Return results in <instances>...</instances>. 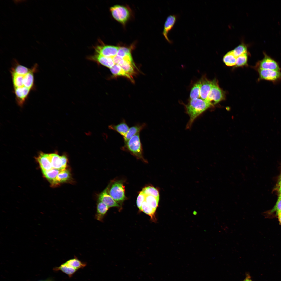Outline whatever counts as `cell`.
I'll list each match as a JSON object with an SVG mask.
<instances>
[{
	"mask_svg": "<svg viewBox=\"0 0 281 281\" xmlns=\"http://www.w3.org/2000/svg\"><path fill=\"white\" fill-rule=\"evenodd\" d=\"M54 270L56 271H61L71 277L78 270L63 263L59 266L55 267Z\"/></svg>",
	"mask_w": 281,
	"mask_h": 281,
	"instance_id": "cell-26",
	"label": "cell"
},
{
	"mask_svg": "<svg viewBox=\"0 0 281 281\" xmlns=\"http://www.w3.org/2000/svg\"><path fill=\"white\" fill-rule=\"evenodd\" d=\"M61 171L58 169L53 168L49 170L42 171L44 176L52 184Z\"/></svg>",
	"mask_w": 281,
	"mask_h": 281,
	"instance_id": "cell-24",
	"label": "cell"
},
{
	"mask_svg": "<svg viewBox=\"0 0 281 281\" xmlns=\"http://www.w3.org/2000/svg\"><path fill=\"white\" fill-rule=\"evenodd\" d=\"M141 211H142L150 217L152 221L154 222L157 221L155 216L156 210L151 207L145 201L143 203Z\"/></svg>",
	"mask_w": 281,
	"mask_h": 281,
	"instance_id": "cell-21",
	"label": "cell"
},
{
	"mask_svg": "<svg viewBox=\"0 0 281 281\" xmlns=\"http://www.w3.org/2000/svg\"><path fill=\"white\" fill-rule=\"evenodd\" d=\"M109 208L104 203L99 201L97 206L96 213L95 215L96 219L98 221H102Z\"/></svg>",
	"mask_w": 281,
	"mask_h": 281,
	"instance_id": "cell-18",
	"label": "cell"
},
{
	"mask_svg": "<svg viewBox=\"0 0 281 281\" xmlns=\"http://www.w3.org/2000/svg\"><path fill=\"white\" fill-rule=\"evenodd\" d=\"M110 69L112 74L114 76H123L126 77L131 80H133L132 76L125 72L118 65L115 64Z\"/></svg>",
	"mask_w": 281,
	"mask_h": 281,
	"instance_id": "cell-20",
	"label": "cell"
},
{
	"mask_svg": "<svg viewBox=\"0 0 281 281\" xmlns=\"http://www.w3.org/2000/svg\"><path fill=\"white\" fill-rule=\"evenodd\" d=\"M233 51L234 55L237 58L245 53H247V48L245 45L242 44L238 46Z\"/></svg>",
	"mask_w": 281,
	"mask_h": 281,
	"instance_id": "cell-30",
	"label": "cell"
},
{
	"mask_svg": "<svg viewBox=\"0 0 281 281\" xmlns=\"http://www.w3.org/2000/svg\"><path fill=\"white\" fill-rule=\"evenodd\" d=\"M110 129L116 131L124 137L125 136L129 129L128 126L125 120L117 125H112L109 126Z\"/></svg>",
	"mask_w": 281,
	"mask_h": 281,
	"instance_id": "cell-17",
	"label": "cell"
},
{
	"mask_svg": "<svg viewBox=\"0 0 281 281\" xmlns=\"http://www.w3.org/2000/svg\"><path fill=\"white\" fill-rule=\"evenodd\" d=\"M108 191V188H106L99 195L98 201L107 206L108 207H119L120 205L109 194Z\"/></svg>",
	"mask_w": 281,
	"mask_h": 281,
	"instance_id": "cell-14",
	"label": "cell"
},
{
	"mask_svg": "<svg viewBox=\"0 0 281 281\" xmlns=\"http://www.w3.org/2000/svg\"><path fill=\"white\" fill-rule=\"evenodd\" d=\"M108 188V194L117 203H121L126 199L124 186L122 181H115L110 188Z\"/></svg>",
	"mask_w": 281,
	"mask_h": 281,
	"instance_id": "cell-4",
	"label": "cell"
},
{
	"mask_svg": "<svg viewBox=\"0 0 281 281\" xmlns=\"http://www.w3.org/2000/svg\"><path fill=\"white\" fill-rule=\"evenodd\" d=\"M279 190L281 194V179L279 183Z\"/></svg>",
	"mask_w": 281,
	"mask_h": 281,
	"instance_id": "cell-37",
	"label": "cell"
},
{
	"mask_svg": "<svg viewBox=\"0 0 281 281\" xmlns=\"http://www.w3.org/2000/svg\"><path fill=\"white\" fill-rule=\"evenodd\" d=\"M38 69L37 63L29 68L20 64L16 60H14L10 70L13 91L17 104L21 107L28 99L31 92L35 89L34 74Z\"/></svg>",
	"mask_w": 281,
	"mask_h": 281,
	"instance_id": "cell-1",
	"label": "cell"
},
{
	"mask_svg": "<svg viewBox=\"0 0 281 281\" xmlns=\"http://www.w3.org/2000/svg\"><path fill=\"white\" fill-rule=\"evenodd\" d=\"M201 83L200 96L201 99L206 100L211 90L212 81L206 78H203L200 81Z\"/></svg>",
	"mask_w": 281,
	"mask_h": 281,
	"instance_id": "cell-15",
	"label": "cell"
},
{
	"mask_svg": "<svg viewBox=\"0 0 281 281\" xmlns=\"http://www.w3.org/2000/svg\"><path fill=\"white\" fill-rule=\"evenodd\" d=\"M243 281H252L250 278V276L247 274L245 278Z\"/></svg>",
	"mask_w": 281,
	"mask_h": 281,
	"instance_id": "cell-35",
	"label": "cell"
},
{
	"mask_svg": "<svg viewBox=\"0 0 281 281\" xmlns=\"http://www.w3.org/2000/svg\"><path fill=\"white\" fill-rule=\"evenodd\" d=\"M121 148L123 150L127 151L137 158L146 162L143 156V151L140 133L133 136Z\"/></svg>",
	"mask_w": 281,
	"mask_h": 281,
	"instance_id": "cell-3",
	"label": "cell"
},
{
	"mask_svg": "<svg viewBox=\"0 0 281 281\" xmlns=\"http://www.w3.org/2000/svg\"><path fill=\"white\" fill-rule=\"evenodd\" d=\"M110 11L113 18L122 24H125L129 20L130 13L126 7L116 5L111 7Z\"/></svg>",
	"mask_w": 281,
	"mask_h": 281,
	"instance_id": "cell-5",
	"label": "cell"
},
{
	"mask_svg": "<svg viewBox=\"0 0 281 281\" xmlns=\"http://www.w3.org/2000/svg\"><path fill=\"white\" fill-rule=\"evenodd\" d=\"M278 217L279 221L280 223H281V213L279 214L278 215Z\"/></svg>",
	"mask_w": 281,
	"mask_h": 281,
	"instance_id": "cell-36",
	"label": "cell"
},
{
	"mask_svg": "<svg viewBox=\"0 0 281 281\" xmlns=\"http://www.w3.org/2000/svg\"><path fill=\"white\" fill-rule=\"evenodd\" d=\"M260 79L276 82L281 80L280 71L258 69Z\"/></svg>",
	"mask_w": 281,
	"mask_h": 281,
	"instance_id": "cell-8",
	"label": "cell"
},
{
	"mask_svg": "<svg viewBox=\"0 0 281 281\" xmlns=\"http://www.w3.org/2000/svg\"><path fill=\"white\" fill-rule=\"evenodd\" d=\"M52 281V280H51L50 279H47L46 280H41V281Z\"/></svg>",
	"mask_w": 281,
	"mask_h": 281,
	"instance_id": "cell-38",
	"label": "cell"
},
{
	"mask_svg": "<svg viewBox=\"0 0 281 281\" xmlns=\"http://www.w3.org/2000/svg\"><path fill=\"white\" fill-rule=\"evenodd\" d=\"M49 155L53 168L61 171L65 170L67 166L62 156H60L56 153L49 154Z\"/></svg>",
	"mask_w": 281,
	"mask_h": 281,
	"instance_id": "cell-11",
	"label": "cell"
},
{
	"mask_svg": "<svg viewBox=\"0 0 281 281\" xmlns=\"http://www.w3.org/2000/svg\"><path fill=\"white\" fill-rule=\"evenodd\" d=\"M200 81L194 85L190 92V98L191 100L199 98L200 97Z\"/></svg>",
	"mask_w": 281,
	"mask_h": 281,
	"instance_id": "cell-28",
	"label": "cell"
},
{
	"mask_svg": "<svg viewBox=\"0 0 281 281\" xmlns=\"http://www.w3.org/2000/svg\"><path fill=\"white\" fill-rule=\"evenodd\" d=\"M119 48V46L101 44L96 46L94 49L96 53L113 58L117 55Z\"/></svg>",
	"mask_w": 281,
	"mask_h": 281,
	"instance_id": "cell-9",
	"label": "cell"
},
{
	"mask_svg": "<svg viewBox=\"0 0 281 281\" xmlns=\"http://www.w3.org/2000/svg\"><path fill=\"white\" fill-rule=\"evenodd\" d=\"M36 159L42 171H48L53 169L49 154L41 152Z\"/></svg>",
	"mask_w": 281,
	"mask_h": 281,
	"instance_id": "cell-13",
	"label": "cell"
},
{
	"mask_svg": "<svg viewBox=\"0 0 281 281\" xmlns=\"http://www.w3.org/2000/svg\"><path fill=\"white\" fill-rule=\"evenodd\" d=\"M88 58L110 69L115 65L112 58L105 56L96 53L94 55L89 57Z\"/></svg>",
	"mask_w": 281,
	"mask_h": 281,
	"instance_id": "cell-12",
	"label": "cell"
},
{
	"mask_svg": "<svg viewBox=\"0 0 281 281\" xmlns=\"http://www.w3.org/2000/svg\"><path fill=\"white\" fill-rule=\"evenodd\" d=\"M71 175L69 171L68 170L65 169L61 171L52 185H58L60 183L67 181L70 179Z\"/></svg>",
	"mask_w": 281,
	"mask_h": 281,
	"instance_id": "cell-19",
	"label": "cell"
},
{
	"mask_svg": "<svg viewBox=\"0 0 281 281\" xmlns=\"http://www.w3.org/2000/svg\"><path fill=\"white\" fill-rule=\"evenodd\" d=\"M237 57L234 55L233 50L228 52L224 56L223 61L227 66H232L236 65Z\"/></svg>",
	"mask_w": 281,
	"mask_h": 281,
	"instance_id": "cell-25",
	"label": "cell"
},
{
	"mask_svg": "<svg viewBox=\"0 0 281 281\" xmlns=\"http://www.w3.org/2000/svg\"><path fill=\"white\" fill-rule=\"evenodd\" d=\"M247 53H245L237 58L236 66L240 67L246 65L248 60Z\"/></svg>",
	"mask_w": 281,
	"mask_h": 281,
	"instance_id": "cell-31",
	"label": "cell"
},
{
	"mask_svg": "<svg viewBox=\"0 0 281 281\" xmlns=\"http://www.w3.org/2000/svg\"><path fill=\"white\" fill-rule=\"evenodd\" d=\"M225 94L215 80L212 81V86L211 90L206 100L211 103L213 105L224 99Z\"/></svg>",
	"mask_w": 281,
	"mask_h": 281,
	"instance_id": "cell-6",
	"label": "cell"
},
{
	"mask_svg": "<svg viewBox=\"0 0 281 281\" xmlns=\"http://www.w3.org/2000/svg\"><path fill=\"white\" fill-rule=\"evenodd\" d=\"M145 195L142 191L139 194L136 200V204L138 208L141 211L142 205L145 200Z\"/></svg>",
	"mask_w": 281,
	"mask_h": 281,
	"instance_id": "cell-33",
	"label": "cell"
},
{
	"mask_svg": "<svg viewBox=\"0 0 281 281\" xmlns=\"http://www.w3.org/2000/svg\"><path fill=\"white\" fill-rule=\"evenodd\" d=\"M63 264L77 270L83 268L87 265L86 263L81 262L75 257L67 260Z\"/></svg>",
	"mask_w": 281,
	"mask_h": 281,
	"instance_id": "cell-22",
	"label": "cell"
},
{
	"mask_svg": "<svg viewBox=\"0 0 281 281\" xmlns=\"http://www.w3.org/2000/svg\"><path fill=\"white\" fill-rule=\"evenodd\" d=\"M274 212H276V215H277L281 213V195L280 194V195L275 205L270 212L273 213Z\"/></svg>",
	"mask_w": 281,
	"mask_h": 281,
	"instance_id": "cell-34",
	"label": "cell"
},
{
	"mask_svg": "<svg viewBox=\"0 0 281 281\" xmlns=\"http://www.w3.org/2000/svg\"><path fill=\"white\" fill-rule=\"evenodd\" d=\"M159 199L150 195H145V201L151 207L156 210L158 206Z\"/></svg>",
	"mask_w": 281,
	"mask_h": 281,
	"instance_id": "cell-29",
	"label": "cell"
},
{
	"mask_svg": "<svg viewBox=\"0 0 281 281\" xmlns=\"http://www.w3.org/2000/svg\"><path fill=\"white\" fill-rule=\"evenodd\" d=\"M130 55H131V52L129 48L124 47H120L117 55L123 58Z\"/></svg>",
	"mask_w": 281,
	"mask_h": 281,
	"instance_id": "cell-32",
	"label": "cell"
},
{
	"mask_svg": "<svg viewBox=\"0 0 281 281\" xmlns=\"http://www.w3.org/2000/svg\"><path fill=\"white\" fill-rule=\"evenodd\" d=\"M178 17L176 15H170L167 17L164 24L162 34L167 41L170 44H172L173 42L168 38V34L173 28Z\"/></svg>",
	"mask_w": 281,
	"mask_h": 281,
	"instance_id": "cell-10",
	"label": "cell"
},
{
	"mask_svg": "<svg viewBox=\"0 0 281 281\" xmlns=\"http://www.w3.org/2000/svg\"><path fill=\"white\" fill-rule=\"evenodd\" d=\"M213 105L210 103L201 98L190 100L186 106V111L190 117L187 127H190L198 116Z\"/></svg>",
	"mask_w": 281,
	"mask_h": 281,
	"instance_id": "cell-2",
	"label": "cell"
},
{
	"mask_svg": "<svg viewBox=\"0 0 281 281\" xmlns=\"http://www.w3.org/2000/svg\"><path fill=\"white\" fill-rule=\"evenodd\" d=\"M145 126L146 124L144 123L138 124L129 128L126 135L123 137L124 143L127 142L134 136L140 133Z\"/></svg>",
	"mask_w": 281,
	"mask_h": 281,
	"instance_id": "cell-16",
	"label": "cell"
},
{
	"mask_svg": "<svg viewBox=\"0 0 281 281\" xmlns=\"http://www.w3.org/2000/svg\"><path fill=\"white\" fill-rule=\"evenodd\" d=\"M264 57L257 64L258 69H268L280 71L281 69L278 63L273 59L264 52Z\"/></svg>",
	"mask_w": 281,
	"mask_h": 281,
	"instance_id": "cell-7",
	"label": "cell"
},
{
	"mask_svg": "<svg viewBox=\"0 0 281 281\" xmlns=\"http://www.w3.org/2000/svg\"><path fill=\"white\" fill-rule=\"evenodd\" d=\"M127 73L132 76L135 73L134 63H132L123 59L118 64Z\"/></svg>",
	"mask_w": 281,
	"mask_h": 281,
	"instance_id": "cell-23",
	"label": "cell"
},
{
	"mask_svg": "<svg viewBox=\"0 0 281 281\" xmlns=\"http://www.w3.org/2000/svg\"><path fill=\"white\" fill-rule=\"evenodd\" d=\"M145 195H150L159 199L158 190L153 187L149 186L144 188L142 191Z\"/></svg>",
	"mask_w": 281,
	"mask_h": 281,
	"instance_id": "cell-27",
	"label": "cell"
}]
</instances>
